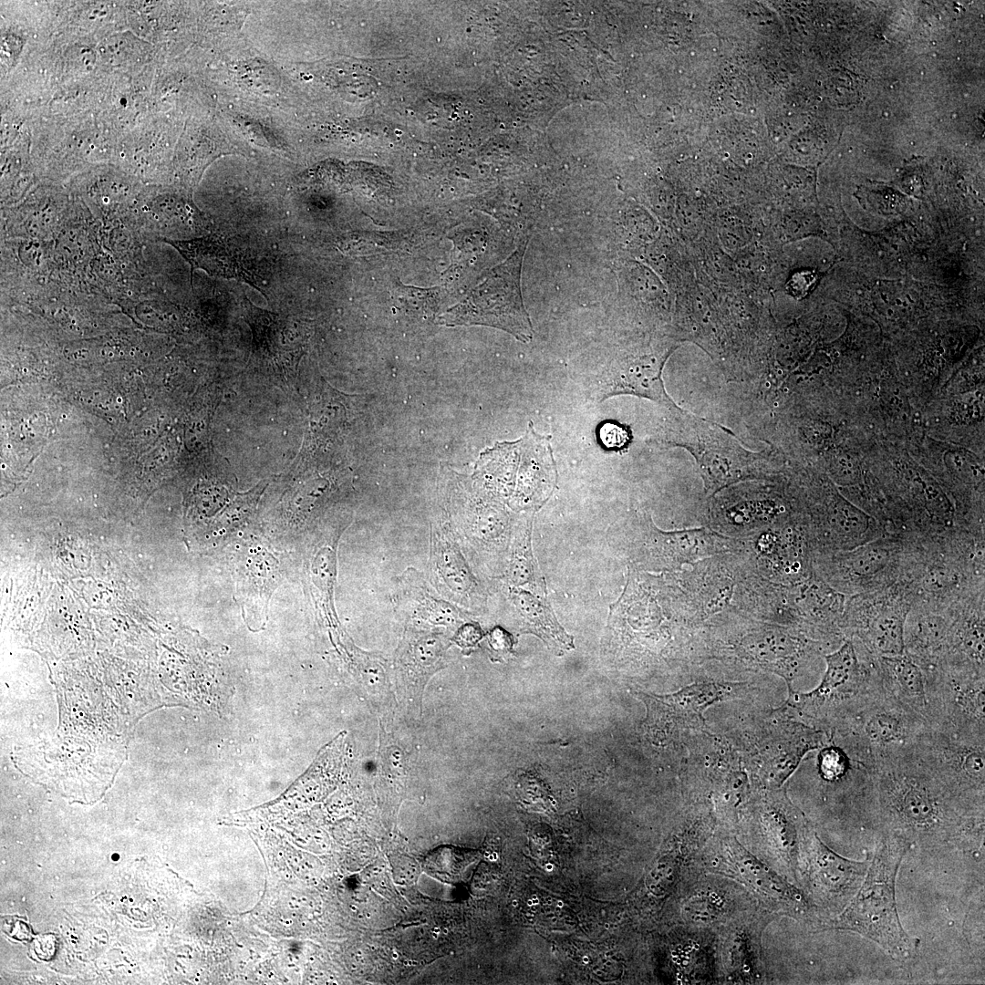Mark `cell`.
Listing matches in <instances>:
<instances>
[{"instance_id": "cell-5", "label": "cell", "mask_w": 985, "mask_h": 985, "mask_svg": "<svg viewBox=\"0 0 985 985\" xmlns=\"http://www.w3.org/2000/svg\"><path fill=\"white\" fill-rule=\"evenodd\" d=\"M608 541L627 568L648 573L679 572L700 560L737 552L741 544V539L708 526L663 531L645 512L632 513L616 523Z\"/></svg>"}, {"instance_id": "cell-20", "label": "cell", "mask_w": 985, "mask_h": 985, "mask_svg": "<svg viewBox=\"0 0 985 985\" xmlns=\"http://www.w3.org/2000/svg\"><path fill=\"white\" fill-rule=\"evenodd\" d=\"M762 822L772 846L795 876L813 832L804 814L793 804L785 791L772 789L763 803Z\"/></svg>"}, {"instance_id": "cell-23", "label": "cell", "mask_w": 985, "mask_h": 985, "mask_svg": "<svg viewBox=\"0 0 985 985\" xmlns=\"http://www.w3.org/2000/svg\"><path fill=\"white\" fill-rule=\"evenodd\" d=\"M905 625L903 608L883 607L848 620L844 630L855 634L872 656L890 657L905 653Z\"/></svg>"}, {"instance_id": "cell-11", "label": "cell", "mask_w": 985, "mask_h": 985, "mask_svg": "<svg viewBox=\"0 0 985 985\" xmlns=\"http://www.w3.org/2000/svg\"><path fill=\"white\" fill-rule=\"evenodd\" d=\"M829 737L830 731L808 724L781 705L764 723L748 762L755 767L766 787L778 789L806 754L823 746Z\"/></svg>"}, {"instance_id": "cell-22", "label": "cell", "mask_w": 985, "mask_h": 985, "mask_svg": "<svg viewBox=\"0 0 985 985\" xmlns=\"http://www.w3.org/2000/svg\"><path fill=\"white\" fill-rule=\"evenodd\" d=\"M504 591L520 620V633L537 636L556 655L575 648L573 637L560 626L545 597L508 585Z\"/></svg>"}, {"instance_id": "cell-21", "label": "cell", "mask_w": 985, "mask_h": 985, "mask_svg": "<svg viewBox=\"0 0 985 985\" xmlns=\"http://www.w3.org/2000/svg\"><path fill=\"white\" fill-rule=\"evenodd\" d=\"M237 564L238 599L246 613L261 618L277 585V561L259 545L251 546Z\"/></svg>"}, {"instance_id": "cell-9", "label": "cell", "mask_w": 985, "mask_h": 985, "mask_svg": "<svg viewBox=\"0 0 985 985\" xmlns=\"http://www.w3.org/2000/svg\"><path fill=\"white\" fill-rule=\"evenodd\" d=\"M923 673L928 726L985 743V671L944 659Z\"/></svg>"}, {"instance_id": "cell-25", "label": "cell", "mask_w": 985, "mask_h": 985, "mask_svg": "<svg viewBox=\"0 0 985 985\" xmlns=\"http://www.w3.org/2000/svg\"><path fill=\"white\" fill-rule=\"evenodd\" d=\"M533 513L522 516L513 525L510 545L501 573L503 582L546 597V585L533 555L531 534Z\"/></svg>"}, {"instance_id": "cell-26", "label": "cell", "mask_w": 985, "mask_h": 985, "mask_svg": "<svg viewBox=\"0 0 985 985\" xmlns=\"http://www.w3.org/2000/svg\"><path fill=\"white\" fill-rule=\"evenodd\" d=\"M729 908L727 897L720 889L702 887L693 891L682 906L685 919L694 924H709L724 916Z\"/></svg>"}, {"instance_id": "cell-34", "label": "cell", "mask_w": 985, "mask_h": 985, "mask_svg": "<svg viewBox=\"0 0 985 985\" xmlns=\"http://www.w3.org/2000/svg\"><path fill=\"white\" fill-rule=\"evenodd\" d=\"M599 440L606 448L615 449L626 444L628 435L621 425L606 422L599 428Z\"/></svg>"}, {"instance_id": "cell-13", "label": "cell", "mask_w": 985, "mask_h": 985, "mask_svg": "<svg viewBox=\"0 0 985 985\" xmlns=\"http://www.w3.org/2000/svg\"><path fill=\"white\" fill-rule=\"evenodd\" d=\"M427 571V580L446 600L467 613L481 612L485 607V590L447 524L430 526Z\"/></svg>"}, {"instance_id": "cell-27", "label": "cell", "mask_w": 985, "mask_h": 985, "mask_svg": "<svg viewBox=\"0 0 985 985\" xmlns=\"http://www.w3.org/2000/svg\"><path fill=\"white\" fill-rule=\"evenodd\" d=\"M728 969L735 980L753 982L760 973L757 942L747 932L737 933L728 949Z\"/></svg>"}, {"instance_id": "cell-2", "label": "cell", "mask_w": 985, "mask_h": 985, "mask_svg": "<svg viewBox=\"0 0 985 985\" xmlns=\"http://www.w3.org/2000/svg\"><path fill=\"white\" fill-rule=\"evenodd\" d=\"M701 658L734 669L772 673L787 689L826 648L802 631L727 609L705 621L700 629Z\"/></svg>"}, {"instance_id": "cell-32", "label": "cell", "mask_w": 985, "mask_h": 985, "mask_svg": "<svg viewBox=\"0 0 985 985\" xmlns=\"http://www.w3.org/2000/svg\"><path fill=\"white\" fill-rule=\"evenodd\" d=\"M490 658L493 661L503 662L513 653L514 639L501 627H494L487 635Z\"/></svg>"}, {"instance_id": "cell-3", "label": "cell", "mask_w": 985, "mask_h": 985, "mask_svg": "<svg viewBox=\"0 0 985 985\" xmlns=\"http://www.w3.org/2000/svg\"><path fill=\"white\" fill-rule=\"evenodd\" d=\"M664 417L658 441L680 447L695 459L705 493L713 496L724 488L746 481H770L778 472L772 452L743 447L728 429L679 407L662 408Z\"/></svg>"}, {"instance_id": "cell-10", "label": "cell", "mask_w": 985, "mask_h": 985, "mask_svg": "<svg viewBox=\"0 0 985 985\" xmlns=\"http://www.w3.org/2000/svg\"><path fill=\"white\" fill-rule=\"evenodd\" d=\"M913 752L964 809L984 814L985 743L957 738L927 726Z\"/></svg>"}, {"instance_id": "cell-1", "label": "cell", "mask_w": 985, "mask_h": 985, "mask_svg": "<svg viewBox=\"0 0 985 985\" xmlns=\"http://www.w3.org/2000/svg\"><path fill=\"white\" fill-rule=\"evenodd\" d=\"M873 817L884 833L935 847L983 835L984 814L957 803L911 749L871 772Z\"/></svg>"}, {"instance_id": "cell-8", "label": "cell", "mask_w": 985, "mask_h": 985, "mask_svg": "<svg viewBox=\"0 0 985 985\" xmlns=\"http://www.w3.org/2000/svg\"><path fill=\"white\" fill-rule=\"evenodd\" d=\"M529 242L526 234L513 254L491 269L462 300L439 316L444 326H486L502 329L522 342H530L533 326L521 292V271Z\"/></svg>"}, {"instance_id": "cell-30", "label": "cell", "mask_w": 985, "mask_h": 985, "mask_svg": "<svg viewBox=\"0 0 985 985\" xmlns=\"http://www.w3.org/2000/svg\"><path fill=\"white\" fill-rule=\"evenodd\" d=\"M828 518L830 529L840 536L859 538L868 529L867 516L845 500L835 501Z\"/></svg>"}, {"instance_id": "cell-17", "label": "cell", "mask_w": 985, "mask_h": 985, "mask_svg": "<svg viewBox=\"0 0 985 985\" xmlns=\"http://www.w3.org/2000/svg\"><path fill=\"white\" fill-rule=\"evenodd\" d=\"M671 351L657 355L627 356L618 358L599 377L601 400L616 395H634L666 408L674 403L668 395L663 378L664 364Z\"/></svg>"}, {"instance_id": "cell-31", "label": "cell", "mask_w": 985, "mask_h": 985, "mask_svg": "<svg viewBox=\"0 0 985 985\" xmlns=\"http://www.w3.org/2000/svg\"><path fill=\"white\" fill-rule=\"evenodd\" d=\"M680 857L679 852L673 850L665 855L654 866L648 876L649 887L654 892L663 894L667 892L677 877Z\"/></svg>"}, {"instance_id": "cell-33", "label": "cell", "mask_w": 985, "mask_h": 985, "mask_svg": "<svg viewBox=\"0 0 985 985\" xmlns=\"http://www.w3.org/2000/svg\"><path fill=\"white\" fill-rule=\"evenodd\" d=\"M483 636V631L478 623L463 622L456 628L451 640L468 655L475 649Z\"/></svg>"}, {"instance_id": "cell-14", "label": "cell", "mask_w": 985, "mask_h": 985, "mask_svg": "<svg viewBox=\"0 0 985 985\" xmlns=\"http://www.w3.org/2000/svg\"><path fill=\"white\" fill-rule=\"evenodd\" d=\"M804 855L808 888L814 900L827 913L837 916L860 887L870 858L859 862L843 857L826 846L814 831Z\"/></svg>"}, {"instance_id": "cell-24", "label": "cell", "mask_w": 985, "mask_h": 985, "mask_svg": "<svg viewBox=\"0 0 985 985\" xmlns=\"http://www.w3.org/2000/svg\"><path fill=\"white\" fill-rule=\"evenodd\" d=\"M876 665L884 691L925 720L927 700L921 668L906 653L876 657Z\"/></svg>"}, {"instance_id": "cell-12", "label": "cell", "mask_w": 985, "mask_h": 985, "mask_svg": "<svg viewBox=\"0 0 985 985\" xmlns=\"http://www.w3.org/2000/svg\"><path fill=\"white\" fill-rule=\"evenodd\" d=\"M747 682L700 681L668 695L634 694L647 707L645 726L653 741L670 742L680 731L702 730L704 711L712 704L731 700L749 690Z\"/></svg>"}, {"instance_id": "cell-28", "label": "cell", "mask_w": 985, "mask_h": 985, "mask_svg": "<svg viewBox=\"0 0 985 985\" xmlns=\"http://www.w3.org/2000/svg\"><path fill=\"white\" fill-rule=\"evenodd\" d=\"M889 550L882 543H870L845 555L842 566L854 578L866 579L879 574L889 561Z\"/></svg>"}, {"instance_id": "cell-16", "label": "cell", "mask_w": 985, "mask_h": 985, "mask_svg": "<svg viewBox=\"0 0 985 985\" xmlns=\"http://www.w3.org/2000/svg\"><path fill=\"white\" fill-rule=\"evenodd\" d=\"M719 849L712 865L717 870L736 878L786 912L801 915L809 910L810 899L804 892L754 857L736 840L721 842Z\"/></svg>"}, {"instance_id": "cell-15", "label": "cell", "mask_w": 985, "mask_h": 985, "mask_svg": "<svg viewBox=\"0 0 985 985\" xmlns=\"http://www.w3.org/2000/svg\"><path fill=\"white\" fill-rule=\"evenodd\" d=\"M451 642L440 630L408 626L404 631L394 654L395 678L399 692L419 710L426 684L445 667Z\"/></svg>"}, {"instance_id": "cell-4", "label": "cell", "mask_w": 985, "mask_h": 985, "mask_svg": "<svg viewBox=\"0 0 985 985\" xmlns=\"http://www.w3.org/2000/svg\"><path fill=\"white\" fill-rule=\"evenodd\" d=\"M910 846L907 839L884 833L857 892L842 912L824 923L825 928L858 933L896 959L910 958L915 940L900 923L895 897L897 871Z\"/></svg>"}, {"instance_id": "cell-19", "label": "cell", "mask_w": 985, "mask_h": 985, "mask_svg": "<svg viewBox=\"0 0 985 985\" xmlns=\"http://www.w3.org/2000/svg\"><path fill=\"white\" fill-rule=\"evenodd\" d=\"M191 264L212 275L244 281L262 291L263 279L251 259L240 249L218 236L192 240H166Z\"/></svg>"}, {"instance_id": "cell-29", "label": "cell", "mask_w": 985, "mask_h": 985, "mask_svg": "<svg viewBox=\"0 0 985 985\" xmlns=\"http://www.w3.org/2000/svg\"><path fill=\"white\" fill-rule=\"evenodd\" d=\"M678 945L671 952V959L678 966L677 980L681 983H697L707 980L709 959L700 943L686 938Z\"/></svg>"}, {"instance_id": "cell-18", "label": "cell", "mask_w": 985, "mask_h": 985, "mask_svg": "<svg viewBox=\"0 0 985 985\" xmlns=\"http://www.w3.org/2000/svg\"><path fill=\"white\" fill-rule=\"evenodd\" d=\"M398 607L404 612L408 626L456 630L467 612L443 598L416 569L407 568L399 580Z\"/></svg>"}, {"instance_id": "cell-7", "label": "cell", "mask_w": 985, "mask_h": 985, "mask_svg": "<svg viewBox=\"0 0 985 985\" xmlns=\"http://www.w3.org/2000/svg\"><path fill=\"white\" fill-rule=\"evenodd\" d=\"M927 726L920 715L882 690L829 731L855 759L873 770L912 748Z\"/></svg>"}, {"instance_id": "cell-6", "label": "cell", "mask_w": 985, "mask_h": 985, "mask_svg": "<svg viewBox=\"0 0 985 985\" xmlns=\"http://www.w3.org/2000/svg\"><path fill=\"white\" fill-rule=\"evenodd\" d=\"M824 658L826 669L819 685L804 693L788 688L782 705L808 724L829 731L883 688L876 657L867 653L865 658L853 638H846Z\"/></svg>"}]
</instances>
